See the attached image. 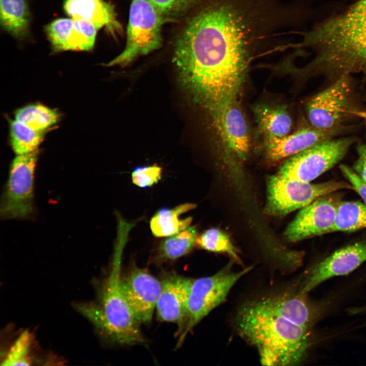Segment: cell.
Wrapping results in <instances>:
<instances>
[{
	"label": "cell",
	"mask_w": 366,
	"mask_h": 366,
	"mask_svg": "<svg viewBox=\"0 0 366 366\" xmlns=\"http://www.w3.org/2000/svg\"><path fill=\"white\" fill-rule=\"evenodd\" d=\"M32 340L29 331L22 332L8 351L2 365H31L33 361L31 355Z\"/></svg>",
	"instance_id": "obj_28"
},
{
	"label": "cell",
	"mask_w": 366,
	"mask_h": 366,
	"mask_svg": "<svg viewBox=\"0 0 366 366\" xmlns=\"http://www.w3.org/2000/svg\"><path fill=\"white\" fill-rule=\"evenodd\" d=\"M193 279L169 274L161 281V290L156 305L157 314L162 321L176 323L177 332L181 329Z\"/></svg>",
	"instance_id": "obj_14"
},
{
	"label": "cell",
	"mask_w": 366,
	"mask_h": 366,
	"mask_svg": "<svg viewBox=\"0 0 366 366\" xmlns=\"http://www.w3.org/2000/svg\"><path fill=\"white\" fill-rule=\"evenodd\" d=\"M162 169L154 164L135 168L132 173L134 184L140 188H147L158 182L162 177Z\"/></svg>",
	"instance_id": "obj_30"
},
{
	"label": "cell",
	"mask_w": 366,
	"mask_h": 366,
	"mask_svg": "<svg viewBox=\"0 0 366 366\" xmlns=\"http://www.w3.org/2000/svg\"><path fill=\"white\" fill-rule=\"evenodd\" d=\"M343 175L352 186L353 190L360 196L366 204V181L360 178L352 168L346 165L340 166Z\"/></svg>",
	"instance_id": "obj_32"
},
{
	"label": "cell",
	"mask_w": 366,
	"mask_h": 366,
	"mask_svg": "<svg viewBox=\"0 0 366 366\" xmlns=\"http://www.w3.org/2000/svg\"><path fill=\"white\" fill-rule=\"evenodd\" d=\"M342 190H353V188L344 181L331 180L311 184L278 174L272 175L267 179L264 212L273 216L285 215L306 206L322 196Z\"/></svg>",
	"instance_id": "obj_7"
},
{
	"label": "cell",
	"mask_w": 366,
	"mask_h": 366,
	"mask_svg": "<svg viewBox=\"0 0 366 366\" xmlns=\"http://www.w3.org/2000/svg\"><path fill=\"white\" fill-rule=\"evenodd\" d=\"M273 4L272 0H216L192 18L174 50L182 88L208 105L235 101L251 53L271 32Z\"/></svg>",
	"instance_id": "obj_1"
},
{
	"label": "cell",
	"mask_w": 366,
	"mask_h": 366,
	"mask_svg": "<svg viewBox=\"0 0 366 366\" xmlns=\"http://www.w3.org/2000/svg\"><path fill=\"white\" fill-rule=\"evenodd\" d=\"M38 156L37 150L17 155L12 161L1 199L2 218L24 219L33 215L34 176Z\"/></svg>",
	"instance_id": "obj_8"
},
{
	"label": "cell",
	"mask_w": 366,
	"mask_h": 366,
	"mask_svg": "<svg viewBox=\"0 0 366 366\" xmlns=\"http://www.w3.org/2000/svg\"><path fill=\"white\" fill-rule=\"evenodd\" d=\"M125 232L118 231L111 268L102 284L98 301L78 303L76 308L111 341L134 345L144 343L145 339L122 286L121 263Z\"/></svg>",
	"instance_id": "obj_4"
},
{
	"label": "cell",
	"mask_w": 366,
	"mask_h": 366,
	"mask_svg": "<svg viewBox=\"0 0 366 366\" xmlns=\"http://www.w3.org/2000/svg\"><path fill=\"white\" fill-rule=\"evenodd\" d=\"M340 130L339 127L321 130L312 126L283 137H266V156L272 161L291 157L317 143L332 139Z\"/></svg>",
	"instance_id": "obj_15"
},
{
	"label": "cell",
	"mask_w": 366,
	"mask_h": 366,
	"mask_svg": "<svg viewBox=\"0 0 366 366\" xmlns=\"http://www.w3.org/2000/svg\"><path fill=\"white\" fill-rule=\"evenodd\" d=\"M10 133L11 146L17 155L38 150L44 136V132L35 131L16 119L11 123Z\"/></svg>",
	"instance_id": "obj_25"
},
{
	"label": "cell",
	"mask_w": 366,
	"mask_h": 366,
	"mask_svg": "<svg viewBox=\"0 0 366 366\" xmlns=\"http://www.w3.org/2000/svg\"><path fill=\"white\" fill-rule=\"evenodd\" d=\"M0 21L13 36L23 38L28 33L29 15L25 0H0Z\"/></svg>",
	"instance_id": "obj_20"
},
{
	"label": "cell",
	"mask_w": 366,
	"mask_h": 366,
	"mask_svg": "<svg viewBox=\"0 0 366 366\" xmlns=\"http://www.w3.org/2000/svg\"><path fill=\"white\" fill-rule=\"evenodd\" d=\"M214 122L228 147L238 156L245 158L249 149V137L246 121L235 102Z\"/></svg>",
	"instance_id": "obj_18"
},
{
	"label": "cell",
	"mask_w": 366,
	"mask_h": 366,
	"mask_svg": "<svg viewBox=\"0 0 366 366\" xmlns=\"http://www.w3.org/2000/svg\"><path fill=\"white\" fill-rule=\"evenodd\" d=\"M366 261V241H360L337 250L314 266L299 282L298 291L307 294L323 282L347 274Z\"/></svg>",
	"instance_id": "obj_12"
},
{
	"label": "cell",
	"mask_w": 366,
	"mask_h": 366,
	"mask_svg": "<svg viewBox=\"0 0 366 366\" xmlns=\"http://www.w3.org/2000/svg\"><path fill=\"white\" fill-rule=\"evenodd\" d=\"M195 226H189L161 242L157 258L162 262L176 260L189 253L193 248L197 237Z\"/></svg>",
	"instance_id": "obj_21"
},
{
	"label": "cell",
	"mask_w": 366,
	"mask_h": 366,
	"mask_svg": "<svg viewBox=\"0 0 366 366\" xmlns=\"http://www.w3.org/2000/svg\"><path fill=\"white\" fill-rule=\"evenodd\" d=\"M269 307L296 324L311 329L318 316V310L300 293L297 288L290 289L262 297Z\"/></svg>",
	"instance_id": "obj_16"
},
{
	"label": "cell",
	"mask_w": 366,
	"mask_h": 366,
	"mask_svg": "<svg viewBox=\"0 0 366 366\" xmlns=\"http://www.w3.org/2000/svg\"><path fill=\"white\" fill-rule=\"evenodd\" d=\"M349 77L336 79L310 100L307 114L312 126L321 130L339 127L350 107L352 86Z\"/></svg>",
	"instance_id": "obj_11"
},
{
	"label": "cell",
	"mask_w": 366,
	"mask_h": 366,
	"mask_svg": "<svg viewBox=\"0 0 366 366\" xmlns=\"http://www.w3.org/2000/svg\"><path fill=\"white\" fill-rule=\"evenodd\" d=\"M232 264L230 262L211 276L193 279L184 323L176 333V348L182 345L188 333L203 318L225 300L235 283L253 268L249 266L235 271Z\"/></svg>",
	"instance_id": "obj_5"
},
{
	"label": "cell",
	"mask_w": 366,
	"mask_h": 366,
	"mask_svg": "<svg viewBox=\"0 0 366 366\" xmlns=\"http://www.w3.org/2000/svg\"><path fill=\"white\" fill-rule=\"evenodd\" d=\"M195 244L210 252L226 254L236 262L241 263L238 251L228 235L218 228H212L205 231L197 237Z\"/></svg>",
	"instance_id": "obj_27"
},
{
	"label": "cell",
	"mask_w": 366,
	"mask_h": 366,
	"mask_svg": "<svg viewBox=\"0 0 366 366\" xmlns=\"http://www.w3.org/2000/svg\"><path fill=\"white\" fill-rule=\"evenodd\" d=\"M64 8L72 18L88 21L98 29L114 35L121 29L113 6L104 0H65Z\"/></svg>",
	"instance_id": "obj_17"
},
{
	"label": "cell",
	"mask_w": 366,
	"mask_h": 366,
	"mask_svg": "<svg viewBox=\"0 0 366 366\" xmlns=\"http://www.w3.org/2000/svg\"><path fill=\"white\" fill-rule=\"evenodd\" d=\"M354 142L351 138L330 139L290 157L278 174L310 182L340 162Z\"/></svg>",
	"instance_id": "obj_9"
},
{
	"label": "cell",
	"mask_w": 366,
	"mask_h": 366,
	"mask_svg": "<svg viewBox=\"0 0 366 366\" xmlns=\"http://www.w3.org/2000/svg\"><path fill=\"white\" fill-rule=\"evenodd\" d=\"M195 204L187 203L173 208H162L151 218L150 228L156 237H167L174 235L189 227L192 218L180 219L179 217L196 207Z\"/></svg>",
	"instance_id": "obj_19"
},
{
	"label": "cell",
	"mask_w": 366,
	"mask_h": 366,
	"mask_svg": "<svg viewBox=\"0 0 366 366\" xmlns=\"http://www.w3.org/2000/svg\"><path fill=\"white\" fill-rule=\"evenodd\" d=\"M73 25L68 35L65 51H89L93 49L98 28L91 22L73 18Z\"/></svg>",
	"instance_id": "obj_26"
},
{
	"label": "cell",
	"mask_w": 366,
	"mask_h": 366,
	"mask_svg": "<svg viewBox=\"0 0 366 366\" xmlns=\"http://www.w3.org/2000/svg\"><path fill=\"white\" fill-rule=\"evenodd\" d=\"M15 119L32 129L44 132L56 125L60 115L56 110L40 104L29 105L16 111Z\"/></svg>",
	"instance_id": "obj_24"
},
{
	"label": "cell",
	"mask_w": 366,
	"mask_h": 366,
	"mask_svg": "<svg viewBox=\"0 0 366 366\" xmlns=\"http://www.w3.org/2000/svg\"><path fill=\"white\" fill-rule=\"evenodd\" d=\"M352 113L366 120V111H354Z\"/></svg>",
	"instance_id": "obj_34"
},
{
	"label": "cell",
	"mask_w": 366,
	"mask_h": 366,
	"mask_svg": "<svg viewBox=\"0 0 366 366\" xmlns=\"http://www.w3.org/2000/svg\"><path fill=\"white\" fill-rule=\"evenodd\" d=\"M159 11L166 15L178 14L199 0H150Z\"/></svg>",
	"instance_id": "obj_31"
},
{
	"label": "cell",
	"mask_w": 366,
	"mask_h": 366,
	"mask_svg": "<svg viewBox=\"0 0 366 366\" xmlns=\"http://www.w3.org/2000/svg\"><path fill=\"white\" fill-rule=\"evenodd\" d=\"M122 286L136 318L140 324L149 323L161 292V281L146 268L134 267L122 277Z\"/></svg>",
	"instance_id": "obj_13"
},
{
	"label": "cell",
	"mask_w": 366,
	"mask_h": 366,
	"mask_svg": "<svg viewBox=\"0 0 366 366\" xmlns=\"http://www.w3.org/2000/svg\"><path fill=\"white\" fill-rule=\"evenodd\" d=\"M162 15L150 0H132L125 47L106 66H125L158 49L162 41Z\"/></svg>",
	"instance_id": "obj_6"
},
{
	"label": "cell",
	"mask_w": 366,
	"mask_h": 366,
	"mask_svg": "<svg viewBox=\"0 0 366 366\" xmlns=\"http://www.w3.org/2000/svg\"><path fill=\"white\" fill-rule=\"evenodd\" d=\"M358 157L352 168L357 175L366 181V144L358 146Z\"/></svg>",
	"instance_id": "obj_33"
},
{
	"label": "cell",
	"mask_w": 366,
	"mask_h": 366,
	"mask_svg": "<svg viewBox=\"0 0 366 366\" xmlns=\"http://www.w3.org/2000/svg\"><path fill=\"white\" fill-rule=\"evenodd\" d=\"M299 45L315 51L309 65L315 73L333 80L366 74V0H358L345 12L304 33Z\"/></svg>",
	"instance_id": "obj_2"
},
{
	"label": "cell",
	"mask_w": 366,
	"mask_h": 366,
	"mask_svg": "<svg viewBox=\"0 0 366 366\" xmlns=\"http://www.w3.org/2000/svg\"><path fill=\"white\" fill-rule=\"evenodd\" d=\"M233 325L257 350L262 365H297L311 345L310 329L273 309L261 297L241 304L234 316Z\"/></svg>",
	"instance_id": "obj_3"
},
{
	"label": "cell",
	"mask_w": 366,
	"mask_h": 366,
	"mask_svg": "<svg viewBox=\"0 0 366 366\" xmlns=\"http://www.w3.org/2000/svg\"><path fill=\"white\" fill-rule=\"evenodd\" d=\"M366 228V204L359 201L340 203L330 233L350 232Z\"/></svg>",
	"instance_id": "obj_23"
},
{
	"label": "cell",
	"mask_w": 366,
	"mask_h": 366,
	"mask_svg": "<svg viewBox=\"0 0 366 366\" xmlns=\"http://www.w3.org/2000/svg\"><path fill=\"white\" fill-rule=\"evenodd\" d=\"M255 113L259 126L266 137H283L290 130L291 119L283 108L260 106L255 109Z\"/></svg>",
	"instance_id": "obj_22"
},
{
	"label": "cell",
	"mask_w": 366,
	"mask_h": 366,
	"mask_svg": "<svg viewBox=\"0 0 366 366\" xmlns=\"http://www.w3.org/2000/svg\"><path fill=\"white\" fill-rule=\"evenodd\" d=\"M73 18L57 19L45 27L48 40L54 52L65 51L66 41L73 25Z\"/></svg>",
	"instance_id": "obj_29"
},
{
	"label": "cell",
	"mask_w": 366,
	"mask_h": 366,
	"mask_svg": "<svg viewBox=\"0 0 366 366\" xmlns=\"http://www.w3.org/2000/svg\"><path fill=\"white\" fill-rule=\"evenodd\" d=\"M342 197L340 193L332 192L301 208L285 231L286 239L296 242L330 233Z\"/></svg>",
	"instance_id": "obj_10"
}]
</instances>
